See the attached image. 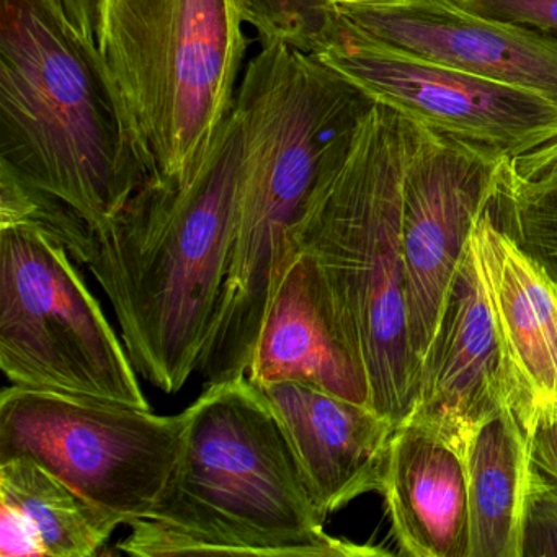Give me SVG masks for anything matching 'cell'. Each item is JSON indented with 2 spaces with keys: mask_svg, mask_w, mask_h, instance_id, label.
Segmentation results:
<instances>
[{
  "mask_svg": "<svg viewBox=\"0 0 557 557\" xmlns=\"http://www.w3.org/2000/svg\"><path fill=\"white\" fill-rule=\"evenodd\" d=\"M309 54L374 102L504 158H520L557 138L550 100L420 60L363 34L337 11Z\"/></svg>",
  "mask_w": 557,
  "mask_h": 557,
  "instance_id": "9c48e42d",
  "label": "cell"
},
{
  "mask_svg": "<svg viewBox=\"0 0 557 557\" xmlns=\"http://www.w3.org/2000/svg\"><path fill=\"white\" fill-rule=\"evenodd\" d=\"M494 214L498 223L557 278V207L521 203L497 195Z\"/></svg>",
  "mask_w": 557,
  "mask_h": 557,
  "instance_id": "ffe728a7",
  "label": "cell"
},
{
  "mask_svg": "<svg viewBox=\"0 0 557 557\" xmlns=\"http://www.w3.org/2000/svg\"><path fill=\"white\" fill-rule=\"evenodd\" d=\"M500 197L557 207V138L520 158L508 159L502 172Z\"/></svg>",
  "mask_w": 557,
  "mask_h": 557,
  "instance_id": "44dd1931",
  "label": "cell"
},
{
  "mask_svg": "<svg viewBox=\"0 0 557 557\" xmlns=\"http://www.w3.org/2000/svg\"><path fill=\"white\" fill-rule=\"evenodd\" d=\"M262 45L285 44L311 53L335 17L324 0H237Z\"/></svg>",
  "mask_w": 557,
  "mask_h": 557,
  "instance_id": "d6986e66",
  "label": "cell"
},
{
  "mask_svg": "<svg viewBox=\"0 0 557 557\" xmlns=\"http://www.w3.org/2000/svg\"><path fill=\"white\" fill-rule=\"evenodd\" d=\"M471 14L530 28L557 40V0H455Z\"/></svg>",
  "mask_w": 557,
  "mask_h": 557,
  "instance_id": "603a6c76",
  "label": "cell"
},
{
  "mask_svg": "<svg viewBox=\"0 0 557 557\" xmlns=\"http://www.w3.org/2000/svg\"><path fill=\"white\" fill-rule=\"evenodd\" d=\"M0 368L15 386L151 409L66 247L35 221L0 224Z\"/></svg>",
  "mask_w": 557,
  "mask_h": 557,
  "instance_id": "52a82bcc",
  "label": "cell"
},
{
  "mask_svg": "<svg viewBox=\"0 0 557 557\" xmlns=\"http://www.w3.org/2000/svg\"><path fill=\"white\" fill-rule=\"evenodd\" d=\"M288 440L319 517L381 492L394 425L367 404L298 381L260 387Z\"/></svg>",
  "mask_w": 557,
  "mask_h": 557,
  "instance_id": "9a60e30c",
  "label": "cell"
},
{
  "mask_svg": "<svg viewBox=\"0 0 557 557\" xmlns=\"http://www.w3.org/2000/svg\"><path fill=\"white\" fill-rule=\"evenodd\" d=\"M64 12L81 37L97 47V8L99 0H61Z\"/></svg>",
  "mask_w": 557,
  "mask_h": 557,
  "instance_id": "484cf974",
  "label": "cell"
},
{
  "mask_svg": "<svg viewBox=\"0 0 557 557\" xmlns=\"http://www.w3.org/2000/svg\"><path fill=\"white\" fill-rule=\"evenodd\" d=\"M505 404L510 403L497 332L469 243L406 420L462 453L472 432Z\"/></svg>",
  "mask_w": 557,
  "mask_h": 557,
  "instance_id": "5bb4252c",
  "label": "cell"
},
{
  "mask_svg": "<svg viewBox=\"0 0 557 557\" xmlns=\"http://www.w3.org/2000/svg\"><path fill=\"white\" fill-rule=\"evenodd\" d=\"M244 25L237 0H99L97 48L154 178L203 165L236 107Z\"/></svg>",
  "mask_w": 557,
  "mask_h": 557,
  "instance_id": "8992f818",
  "label": "cell"
},
{
  "mask_svg": "<svg viewBox=\"0 0 557 557\" xmlns=\"http://www.w3.org/2000/svg\"><path fill=\"white\" fill-rule=\"evenodd\" d=\"M492 207L475 221L471 243L494 318L508 403L530 435L540 420L557 412V278L498 223Z\"/></svg>",
  "mask_w": 557,
  "mask_h": 557,
  "instance_id": "8fae6325",
  "label": "cell"
},
{
  "mask_svg": "<svg viewBox=\"0 0 557 557\" xmlns=\"http://www.w3.org/2000/svg\"><path fill=\"white\" fill-rule=\"evenodd\" d=\"M247 376L259 387L298 381L370 406L363 358L327 278L314 257L293 244L270 296Z\"/></svg>",
  "mask_w": 557,
  "mask_h": 557,
  "instance_id": "4fadbf2b",
  "label": "cell"
},
{
  "mask_svg": "<svg viewBox=\"0 0 557 557\" xmlns=\"http://www.w3.org/2000/svg\"><path fill=\"white\" fill-rule=\"evenodd\" d=\"M380 494L403 556L469 557L468 478L451 443L419 423L400 422Z\"/></svg>",
  "mask_w": 557,
  "mask_h": 557,
  "instance_id": "2e32d148",
  "label": "cell"
},
{
  "mask_svg": "<svg viewBox=\"0 0 557 557\" xmlns=\"http://www.w3.org/2000/svg\"><path fill=\"white\" fill-rule=\"evenodd\" d=\"M462 458L468 478L469 557H521L530 459L527 432L510 404L472 432Z\"/></svg>",
  "mask_w": 557,
  "mask_h": 557,
  "instance_id": "e0dca14e",
  "label": "cell"
},
{
  "mask_svg": "<svg viewBox=\"0 0 557 557\" xmlns=\"http://www.w3.org/2000/svg\"><path fill=\"white\" fill-rule=\"evenodd\" d=\"M0 174L11 216L71 257L154 178L99 48L61 0H0Z\"/></svg>",
  "mask_w": 557,
  "mask_h": 557,
  "instance_id": "6da1fadb",
  "label": "cell"
},
{
  "mask_svg": "<svg viewBox=\"0 0 557 557\" xmlns=\"http://www.w3.org/2000/svg\"><path fill=\"white\" fill-rule=\"evenodd\" d=\"M0 505L17 510L45 557H92L120 527L44 466L24 456L0 461Z\"/></svg>",
  "mask_w": 557,
  "mask_h": 557,
  "instance_id": "ac0fdd59",
  "label": "cell"
},
{
  "mask_svg": "<svg viewBox=\"0 0 557 557\" xmlns=\"http://www.w3.org/2000/svg\"><path fill=\"white\" fill-rule=\"evenodd\" d=\"M246 164L234 107L185 184L152 178L74 259L106 293L133 367L165 394L198 371L223 298Z\"/></svg>",
  "mask_w": 557,
  "mask_h": 557,
  "instance_id": "7a4b0ae2",
  "label": "cell"
},
{
  "mask_svg": "<svg viewBox=\"0 0 557 557\" xmlns=\"http://www.w3.org/2000/svg\"><path fill=\"white\" fill-rule=\"evenodd\" d=\"M521 557H557V492L530 474L524 507Z\"/></svg>",
  "mask_w": 557,
  "mask_h": 557,
  "instance_id": "7402d4cb",
  "label": "cell"
},
{
  "mask_svg": "<svg viewBox=\"0 0 557 557\" xmlns=\"http://www.w3.org/2000/svg\"><path fill=\"white\" fill-rule=\"evenodd\" d=\"M507 161L417 120L407 161L403 240L407 324L419 380L475 221L494 205Z\"/></svg>",
  "mask_w": 557,
  "mask_h": 557,
  "instance_id": "30bf717a",
  "label": "cell"
},
{
  "mask_svg": "<svg viewBox=\"0 0 557 557\" xmlns=\"http://www.w3.org/2000/svg\"><path fill=\"white\" fill-rule=\"evenodd\" d=\"M528 459L531 478L557 492V412L540 420L531 430Z\"/></svg>",
  "mask_w": 557,
  "mask_h": 557,
  "instance_id": "cb8c5ba5",
  "label": "cell"
},
{
  "mask_svg": "<svg viewBox=\"0 0 557 557\" xmlns=\"http://www.w3.org/2000/svg\"><path fill=\"white\" fill-rule=\"evenodd\" d=\"M184 412L32 387L0 394V461L24 456L122 527L145 520L168 491L181 455Z\"/></svg>",
  "mask_w": 557,
  "mask_h": 557,
  "instance_id": "ba28073f",
  "label": "cell"
},
{
  "mask_svg": "<svg viewBox=\"0 0 557 557\" xmlns=\"http://www.w3.org/2000/svg\"><path fill=\"white\" fill-rule=\"evenodd\" d=\"M335 11L363 34L420 60L520 87L557 106V40L546 35L471 14L455 0Z\"/></svg>",
  "mask_w": 557,
  "mask_h": 557,
  "instance_id": "7c38bea8",
  "label": "cell"
},
{
  "mask_svg": "<svg viewBox=\"0 0 557 557\" xmlns=\"http://www.w3.org/2000/svg\"><path fill=\"white\" fill-rule=\"evenodd\" d=\"M0 556L45 557L44 547L30 524L8 505H0Z\"/></svg>",
  "mask_w": 557,
  "mask_h": 557,
  "instance_id": "d4e9b609",
  "label": "cell"
},
{
  "mask_svg": "<svg viewBox=\"0 0 557 557\" xmlns=\"http://www.w3.org/2000/svg\"><path fill=\"white\" fill-rule=\"evenodd\" d=\"M331 8H391L400 5L407 0H324Z\"/></svg>",
  "mask_w": 557,
  "mask_h": 557,
  "instance_id": "4316f807",
  "label": "cell"
},
{
  "mask_svg": "<svg viewBox=\"0 0 557 557\" xmlns=\"http://www.w3.org/2000/svg\"><path fill=\"white\" fill-rule=\"evenodd\" d=\"M373 103L341 74L289 45H262L247 64L236 99L246 129L236 236L201 358L214 374L249 370L293 227Z\"/></svg>",
  "mask_w": 557,
  "mask_h": 557,
  "instance_id": "3957f363",
  "label": "cell"
},
{
  "mask_svg": "<svg viewBox=\"0 0 557 557\" xmlns=\"http://www.w3.org/2000/svg\"><path fill=\"white\" fill-rule=\"evenodd\" d=\"M116 549L136 557L391 556L324 531L288 440L247 374L184 410L181 455L158 508Z\"/></svg>",
  "mask_w": 557,
  "mask_h": 557,
  "instance_id": "277c9868",
  "label": "cell"
},
{
  "mask_svg": "<svg viewBox=\"0 0 557 557\" xmlns=\"http://www.w3.org/2000/svg\"><path fill=\"white\" fill-rule=\"evenodd\" d=\"M417 120L374 102L319 181L289 244L314 257L363 358L370 406L394 425L419 387L404 267V190Z\"/></svg>",
  "mask_w": 557,
  "mask_h": 557,
  "instance_id": "5b68a950",
  "label": "cell"
}]
</instances>
